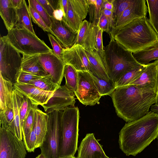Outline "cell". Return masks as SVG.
I'll return each instance as SVG.
<instances>
[{"label":"cell","mask_w":158,"mask_h":158,"mask_svg":"<svg viewBox=\"0 0 158 158\" xmlns=\"http://www.w3.org/2000/svg\"><path fill=\"white\" fill-rule=\"evenodd\" d=\"M24 96L14 89L12 94L13 109L14 113V126L12 133L19 139L23 140L19 111Z\"/></svg>","instance_id":"24"},{"label":"cell","mask_w":158,"mask_h":158,"mask_svg":"<svg viewBox=\"0 0 158 158\" xmlns=\"http://www.w3.org/2000/svg\"><path fill=\"white\" fill-rule=\"evenodd\" d=\"M62 60L64 64L73 67L77 71H85L92 73L89 61L85 49L78 44L63 49Z\"/></svg>","instance_id":"13"},{"label":"cell","mask_w":158,"mask_h":158,"mask_svg":"<svg viewBox=\"0 0 158 158\" xmlns=\"http://www.w3.org/2000/svg\"><path fill=\"white\" fill-rule=\"evenodd\" d=\"M147 64L142 65L123 75L115 84L116 88L129 85L138 78L145 70Z\"/></svg>","instance_id":"30"},{"label":"cell","mask_w":158,"mask_h":158,"mask_svg":"<svg viewBox=\"0 0 158 158\" xmlns=\"http://www.w3.org/2000/svg\"><path fill=\"white\" fill-rule=\"evenodd\" d=\"M137 1V0H113L114 8L113 14L114 24L123 12Z\"/></svg>","instance_id":"35"},{"label":"cell","mask_w":158,"mask_h":158,"mask_svg":"<svg viewBox=\"0 0 158 158\" xmlns=\"http://www.w3.org/2000/svg\"><path fill=\"white\" fill-rule=\"evenodd\" d=\"M158 60H155L147 64L146 68L140 76L129 85H138L151 89L157 91L158 74Z\"/></svg>","instance_id":"20"},{"label":"cell","mask_w":158,"mask_h":158,"mask_svg":"<svg viewBox=\"0 0 158 158\" xmlns=\"http://www.w3.org/2000/svg\"><path fill=\"white\" fill-rule=\"evenodd\" d=\"M110 96L117 115L128 123L149 112L156 103L157 93L152 89L131 85L116 88Z\"/></svg>","instance_id":"1"},{"label":"cell","mask_w":158,"mask_h":158,"mask_svg":"<svg viewBox=\"0 0 158 158\" xmlns=\"http://www.w3.org/2000/svg\"><path fill=\"white\" fill-rule=\"evenodd\" d=\"M151 107V111L155 113L158 114V105H153Z\"/></svg>","instance_id":"53"},{"label":"cell","mask_w":158,"mask_h":158,"mask_svg":"<svg viewBox=\"0 0 158 158\" xmlns=\"http://www.w3.org/2000/svg\"><path fill=\"white\" fill-rule=\"evenodd\" d=\"M146 2L149 23L158 35V0H147Z\"/></svg>","instance_id":"34"},{"label":"cell","mask_w":158,"mask_h":158,"mask_svg":"<svg viewBox=\"0 0 158 158\" xmlns=\"http://www.w3.org/2000/svg\"><path fill=\"white\" fill-rule=\"evenodd\" d=\"M77 158H107L93 133H88L81 141L78 149Z\"/></svg>","instance_id":"18"},{"label":"cell","mask_w":158,"mask_h":158,"mask_svg":"<svg viewBox=\"0 0 158 158\" xmlns=\"http://www.w3.org/2000/svg\"><path fill=\"white\" fill-rule=\"evenodd\" d=\"M103 32L102 31L98 26L96 36L95 50L104 61V49L102 36Z\"/></svg>","instance_id":"44"},{"label":"cell","mask_w":158,"mask_h":158,"mask_svg":"<svg viewBox=\"0 0 158 158\" xmlns=\"http://www.w3.org/2000/svg\"><path fill=\"white\" fill-rule=\"evenodd\" d=\"M54 10L61 9L60 0H48Z\"/></svg>","instance_id":"51"},{"label":"cell","mask_w":158,"mask_h":158,"mask_svg":"<svg viewBox=\"0 0 158 158\" xmlns=\"http://www.w3.org/2000/svg\"><path fill=\"white\" fill-rule=\"evenodd\" d=\"M132 53L152 46L158 35L147 16L135 19L116 31L110 37Z\"/></svg>","instance_id":"3"},{"label":"cell","mask_w":158,"mask_h":158,"mask_svg":"<svg viewBox=\"0 0 158 158\" xmlns=\"http://www.w3.org/2000/svg\"><path fill=\"white\" fill-rule=\"evenodd\" d=\"M157 99L156 103L155 104L158 105V74L157 76Z\"/></svg>","instance_id":"54"},{"label":"cell","mask_w":158,"mask_h":158,"mask_svg":"<svg viewBox=\"0 0 158 158\" xmlns=\"http://www.w3.org/2000/svg\"><path fill=\"white\" fill-rule=\"evenodd\" d=\"M46 11L50 17H53L54 10L48 0H37Z\"/></svg>","instance_id":"46"},{"label":"cell","mask_w":158,"mask_h":158,"mask_svg":"<svg viewBox=\"0 0 158 158\" xmlns=\"http://www.w3.org/2000/svg\"><path fill=\"white\" fill-rule=\"evenodd\" d=\"M85 50L92 73L100 78L111 81L106 72L104 61L98 52L96 50Z\"/></svg>","instance_id":"21"},{"label":"cell","mask_w":158,"mask_h":158,"mask_svg":"<svg viewBox=\"0 0 158 158\" xmlns=\"http://www.w3.org/2000/svg\"><path fill=\"white\" fill-rule=\"evenodd\" d=\"M0 15L8 31L15 26L18 21L17 10L11 0H0Z\"/></svg>","instance_id":"22"},{"label":"cell","mask_w":158,"mask_h":158,"mask_svg":"<svg viewBox=\"0 0 158 158\" xmlns=\"http://www.w3.org/2000/svg\"><path fill=\"white\" fill-rule=\"evenodd\" d=\"M28 84L32 85L43 90L50 92H54L60 86L53 81L51 76L49 75L31 81Z\"/></svg>","instance_id":"31"},{"label":"cell","mask_w":158,"mask_h":158,"mask_svg":"<svg viewBox=\"0 0 158 158\" xmlns=\"http://www.w3.org/2000/svg\"><path fill=\"white\" fill-rule=\"evenodd\" d=\"M38 105H34L24 122L22 130L23 138L27 136L32 130L34 122L35 110Z\"/></svg>","instance_id":"39"},{"label":"cell","mask_w":158,"mask_h":158,"mask_svg":"<svg viewBox=\"0 0 158 158\" xmlns=\"http://www.w3.org/2000/svg\"><path fill=\"white\" fill-rule=\"evenodd\" d=\"M42 77L43 76L23 71L21 69L17 72L15 75V83L28 84L30 81Z\"/></svg>","instance_id":"37"},{"label":"cell","mask_w":158,"mask_h":158,"mask_svg":"<svg viewBox=\"0 0 158 158\" xmlns=\"http://www.w3.org/2000/svg\"><path fill=\"white\" fill-rule=\"evenodd\" d=\"M104 58L107 74L115 85L126 73L142 65L136 60L132 52L113 39H110L104 49Z\"/></svg>","instance_id":"4"},{"label":"cell","mask_w":158,"mask_h":158,"mask_svg":"<svg viewBox=\"0 0 158 158\" xmlns=\"http://www.w3.org/2000/svg\"><path fill=\"white\" fill-rule=\"evenodd\" d=\"M22 0H11L13 6L17 9L21 3Z\"/></svg>","instance_id":"52"},{"label":"cell","mask_w":158,"mask_h":158,"mask_svg":"<svg viewBox=\"0 0 158 158\" xmlns=\"http://www.w3.org/2000/svg\"><path fill=\"white\" fill-rule=\"evenodd\" d=\"M28 6L31 18L34 23L37 25L44 31L50 33L49 28L38 13L30 5Z\"/></svg>","instance_id":"42"},{"label":"cell","mask_w":158,"mask_h":158,"mask_svg":"<svg viewBox=\"0 0 158 158\" xmlns=\"http://www.w3.org/2000/svg\"><path fill=\"white\" fill-rule=\"evenodd\" d=\"M89 8L87 0H68L67 16L64 20L75 32L77 33L81 25L86 18Z\"/></svg>","instance_id":"12"},{"label":"cell","mask_w":158,"mask_h":158,"mask_svg":"<svg viewBox=\"0 0 158 158\" xmlns=\"http://www.w3.org/2000/svg\"></svg>","instance_id":"60"},{"label":"cell","mask_w":158,"mask_h":158,"mask_svg":"<svg viewBox=\"0 0 158 158\" xmlns=\"http://www.w3.org/2000/svg\"><path fill=\"white\" fill-rule=\"evenodd\" d=\"M146 2L145 0H137L126 9L114 24L109 34L110 37L117 30L133 20L147 16L148 10Z\"/></svg>","instance_id":"15"},{"label":"cell","mask_w":158,"mask_h":158,"mask_svg":"<svg viewBox=\"0 0 158 158\" xmlns=\"http://www.w3.org/2000/svg\"><path fill=\"white\" fill-rule=\"evenodd\" d=\"M31 5L38 13L47 26L49 28L51 25V17L37 0H28Z\"/></svg>","instance_id":"38"},{"label":"cell","mask_w":158,"mask_h":158,"mask_svg":"<svg viewBox=\"0 0 158 158\" xmlns=\"http://www.w3.org/2000/svg\"><path fill=\"white\" fill-rule=\"evenodd\" d=\"M62 111L47 113V131L40 148L46 158H59V149L61 130Z\"/></svg>","instance_id":"7"},{"label":"cell","mask_w":158,"mask_h":158,"mask_svg":"<svg viewBox=\"0 0 158 158\" xmlns=\"http://www.w3.org/2000/svg\"><path fill=\"white\" fill-rule=\"evenodd\" d=\"M75 95L65 85H60L47 102L42 106L46 113L63 110L68 107L74 106L76 102Z\"/></svg>","instance_id":"11"},{"label":"cell","mask_w":158,"mask_h":158,"mask_svg":"<svg viewBox=\"0 0 158 158\" xmlns=\"http://www.w3.org/2000/svg\"><path fill=\"white\" fill-rule=\"evenodd\" d=\"M89 5L90 21L94 26H98L101 14L103 0H87Z\"/></svg>","instance_id":"33"},{"label":"cell","mask_w":158,"mask_h":158,"mask_svg":"<svg viewBox=\"0 0 158 158\" xmlns=\"http://www.w3.org/2000/svg\"><path fill=\"white\" fill-rule=\"evenodd\" d=\"M14 83L0 74V109L5 111L12 108V94Z\"/></svg>","instance_id":"23"},{"label":"cell","mask_w":158,"mask_h":158,"mask_svg":"<svg viewBox=\"0 0 158 158\" xmlns=\"http://www.w3.org/2000/svg\"><path fill=\"white\" fill-rule=\"evenodd\" d=\"M48 36L52 46L54 53L58 57L62 60V52L63 48L56 38L52 34L48 33Z\"/></svg>","instance_id":"43"},{"label":"cell","mask_w":158,"mask_h":158,"mask_svg":"<svg viewBox=\"0 0 158 158\" xmlns=\"http://www.w3.org/2000/svg\"><path fill=\"white\" fill-rule=\"evenodd\" d=\"M64 13L61 9L54 10L53 13V17L55 19L61 21L64 18Z\"/></svg>","instance_id":"50"},{"label":"cell","mask_w":158,"mask_h":158,"mask_svg":"<svg viewBox=\"0 0 158 158\" xmlns=\"http://www.w3.org/2000/svg\"><path fill=\"white\" fill-rule=\"evenodd\" d=\"M8 31L7 40L22 54L39 55L53 51L36 35L24 28L15 26Z\"/></svg>","instance_id":"6"},{"label":"cell","mask_w":158,"mask_h":158,"mask_svg":"<svg viewBox=\"0 0 158 158\" xmlns=\"http://www.w3.org/2000/svg\"><path fill=\"white\" fill-rule=\"evenodd\" d=\"M79 111L75 106L62 111L59 158L74 156L77 149Z\"/></svg>","instance_id":"5"},{"label":"cell","mask_w":158,"mask_h":158,"mask_svg":"<svg viewBox=\"0 0 158 158\" xmlns=\"http://www.w3.org/2000/svg\"><path fill=\"white\" fill-rule=\"evenodd\" d=\"M33 105L30 100L24 96L19 111L20 120L22 131L25 120Z\"/></svg>","instance_id":"40"},{"label":"cell","mask_w":158,"mask_h":158,"mask_svg":"<svg viewBox=\"0 0 158 158\" xmlns=\"http://www.w3.org/2000/svg\"><path fill=\"white\" fill-rule=\"evenodd\" d=\"M94 84L101 96L110 95L116 89L115 84L111 81L108 82L90 73Z\"/></svg>","instance_id":"32"},{"label":"cell","mask_w":158,"mask_h":158,"mask_svg":"<svg viewBox=\"0 0 158 158\" xmlns=\"http://www.w3.org/2000/svg\"><path fill=\"white\" fill-rule=\"evenodd\" d=\"M26 149L23 140L10 131L0 127V158H25Z\"/></svg>","instance_id":"9"},{"label":"cell","mask_w":158,"mask_h":158,"mask_svg":"<svg viewBox=\"0 0 158 158\" xmlns=\"http://www.w3.org/2000/svg\"><path fill=\"white\" fill-rule=\"evenodd\" d=\"M16 10L18 21L15 26L24 28L36 35L33 27L28 6L25 0H22Z\"/></svg>","instance_id":"27"},{"label":"cell","mask_w":158,"mask_h":158,"mask_svg":"<svg viewBox=\"0 0 158 158\" xmlns=\"http://www.w3.org/2000/svg\"><path fill=\"white\" fill-rule=\"evenodd\" d=\"M113 0H103L102 8L113 12Z\"/></svg>","instance_id":"48"},{"label":"cell","mask_w":158,"mask_h":158,"mask_svg":"<svg viewBox=\"0 0 158 158\" xmlns=\"http://www.w3.org/2000/svg\"><path fill=\"white\" fill-rule=\"evenodd\" d=\"M39 61L47 74L50 75L53 81L60 86L64 76L65 64L58 57L53 51L39 55Z\"/></svg>","instance_id":"14"},{"label":"cell","mask_w":158,"mask_h":158,"mask_svg":"<svg viewBox=\"0 0 158 158\" xmlns=\"http://www.w3.org/2000/svg\"><path fill=\"white\" fill-rule=\"evenodd\" d=\"M7 40L5 36L0 39V74L12 82V77L21 69L22 57Z\"/></svg>","instance_id":"8"},{"label":"cell","mask_w":158,"mask_h":158,"mask_svg":"<svg viewBox=\"0 0 158 158\" xmlns=\"http://www.w3.org/2000/svg\"><path fill=\"white\" fill-rule=\"evenodd\" d=\"M61 158H77L75 157H74V156H70L66 157H65Z\"/></svg>","instance_id":"56"},{"label":"cell","mask_w":158,"mask_h":158,"mask_svg":"<svg viewBox=\"0 0 158 158\" xmlns=\"http://www.w3.org/2000/svg\"><path fill=\"white\" fill-rule=\"evenodd\" d=\"M21 69L41 76L48 75L40 62L39 55L23 54Z\"/></svg>","instance_id":"25"},{"label":"cell","mask_w":158,"mask_h":158,"mask_svg":"<svg viewBox=\"0 0 158 158\" xmlns=\"http://www.w3.org/2000/svg\"><path fill=\"white\" fill-rule=\"evenodd\" d=\"M98 26L102 31L103 32H106L109 34L110 32L111 29L110 23L108 19L102 12Z\"/></svg>","instance_id":"45"},{"label":"cell","mask_w":158,"mask_h":158,"mask_svg":"<svg viewBox=\"0 0 158 158\" xmlns=\"http://www.w3.org/2000/svg\"><path fill=\"white\" fill-rule=\"evenodd\" d=\"M14 87L28 98L33 105L41 106L47 102L54 92L45 91L29 84L15 82L14 83Z\"/></svg>","instance_id":"17"},{"label":"cell","mask_w":158,"mask_h":158,"mask_svg":"<svg viewBox=\"0 0 158 158\" xmlns=\"http://www.w3.org/2000/svg\"><path fill=\"white\" fill-rule=\"evenodd\" d=\"M64 76L65 80V85L70 91L74 94L77 88L78 76L77 71L72 66L65 65Z\"/></svg>","instance_id":"29"},{"label":"cell","mask_w":158,"mask_h":158,"mask_svg":"<svg viewBox=\"0 0 158 158\" xmlns=\"http://www.w3.org/2000/svg\"><path fill=\"white\" fill-rule=\"evenodd\" d=\"M27 151L28 152H33L36 148V136L35 130V122L31 132L23 138Z\"/></svg>","instance_id":"41"},{"label":"cell","mask_w":158,"mask_h":158,"mask_svg":"<svg viewBox=\"0 0 158 158\" xmlns=\"http://www.w3.org/2000/svg\"><path fill=\"white\" fill-rule=\"evenodd\" d=\"M51 25L49 28L50 33L54 35L64 48L73 46L75 43L77 33L73 31L63 19L59 21L51 17Z\"/></svg>","instance_id":"16"},{"label":"cell","mask_w":158,"mask_h":158,"mask_svg":"<svg viewBox=\"0 0 158 158\" xmlns=\"http://www.w3.org/2000/svg\"><path fill=\"white\" fill-rule=\"evenodd\" d=\"M101 12L106 16L109 21L110 23L112 29L114 25L113 19V12L112 11L102 8Z\"/></svg>","instance_id":"47"},{"label":"cell","mask_w":158,"mask_h":158,"mask_svg":"<svg viewBox=\"0 0 158 158\" xmlns=\"http://www.w3.org/2000/svg\"><path fill=\"white\" fill-rule=\"evenodd\" d=\"M107 158H109L108 157Z\"/></svg>","instance_id":"58"},{"label":"cell","mask_w":158,"mask_h":158,"mask_svg":"<svg viewBox=\"0 0 158 158\" xmlns=\"http://www.w3.org/2000/svg\"><path fill=\"white\" fill-rule=\"evenodd\" d=\"M136 60L142 65L147 64L153 60H158V42L146 49L133 53Z\"/></svg>","instance_id":"28"},{"label":"cell","mask_w":158,"mask_h":158,"mask_svg":"<svg viewBox=\"0 0 158 158\" xmlns=\"http://www.w3.org/2000/svg\"><path fill=\"white\" fill-rule=\"evenodd\" d=\"M68 0H60V8L63 10L64 16L63 19H65L68 10Z\"/></svg>","instance_id":"49"},{"label":"cell","mask_w":158,"mask_h":158,"mask_svg":"<svg viewBox=\"0 0 158 158\" xmlns=\"http://www.w3.org/2000/svg\"><path fill=\"white\" fill-rule=\"evenodd\" d=\"M158 136V114L150 111L126 123L119 133V148L127 156H135Z\"/></svg>","instance_id":"2"},{"label":"cell","mask_w":158,"mask_h":158,"mask_svg":"<svg viewBox=\"0 0 158 158\" xmlns=\"http://www.w3.org/2000/svg\"><path fill=\"white\" fill-rule=\"evenodd\" d=\"M157 139H158V137H157Z\"/></svg>","instance_id":"57"},{"label":"cell","mask_w":158,"mask_h":158,"mask_svg":"<svg viewBox=\"0 0 158 158\" xmlns=\"http://www.w3.org/2000/svg\"><path fill=\"white\" fill-rule=\"evenodd\" d=\"M14 113L12 108L5 111L0 110V123L1 127L13 132L14 126Z\"/></svg>","instance_id":"36"},{"label":"cell","mask_w":158,"mask_h":158,"mask_svg":"<svg viewBox=\"0 0 158 158\" xmlns=\"http://www.w3.org/2000/svg\"><path fill=\"white\" fill-rule=\"evenodd\" d=\"M78 81L76 92L74 94L82 104L93 106L98 103L101 97L94 84L90 73L77 71Z\"/></svg>","instance_id":"10"},{"label":"cell","mask_w":158,"mask_h":158,"mask_svg":"<svg viewBox=\"0 0 158 158\" xmlns=\"http://www.w3.org/2000/svg\"><path fill=\"white\" fill-rule=\"evenodd\" d=\"M35 158H46L42 154L38 155Z\"/></svg>","instance_id":"55"},{"label":"cell","mask_w":158,"mask_h":158,"mask_svg":"<svg viewBox=\"0 0 158 158\" xmlns=\"http://www.w3.org/2000/svg\"></svg>","instance_id":"59"},{"label":"cell","mask_w":158,"mask_h":158,"mask_svg":"<svg viewBox=\"0 0 158 158\" xmlns=\"http://www.w3.org/2000/svg\"><path fill=\"white\" fill-rule=\"evenodd\" d=\"M48 116L37 107L35 109L34 122L36 136V148H40L45 137L46 131Z\"/></svg>","instance_id":"26"},{"label":"cell","mask_w":158,"mask_h":158,"mask_svg":"<svg viewBox=\"0 0 158 158\" xmlns=\"http://www.w3.org/2000/svg\"><path fill=\"white\" fill-rule=\"evenodd\" d=\"M98 26H94L84 20L81 25L74 44L81 46L85 50H96V36Z\"/></svg>","instance_id":"19"}]
</instances>
